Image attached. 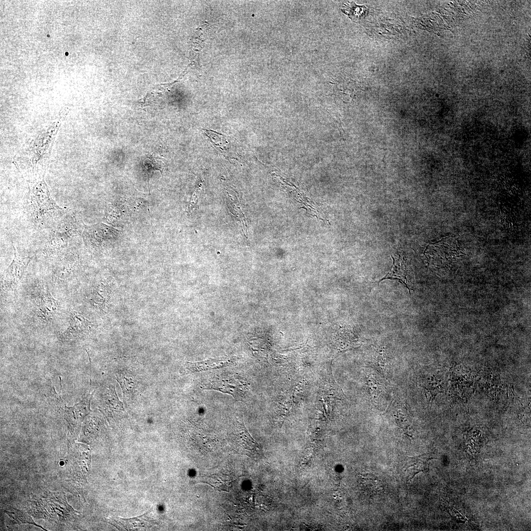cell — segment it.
Here are the masks:
<instances>
[{
  "label": "cell",
  "instance_id": "7c38bea8",
  "mask_svg": "<svg viewBox=\"0 0 531 531\" xmlns=\"http://www.w3.org/2000/svg\"><path fill=\"white\" fill-rule=\"evenodd\" d=\"M4 512L10 518L12 524H30L41 528L44 530H46L41 526L37 525L32 518L27 513L13 507H10L4 510Z\"/></svg>",
  "mask_w": 531,
  "mask_h": 531
},
{
  "label": "cell",
  "instance_id": "6da1fadb",
  "mask_svg": "<svg viewBox=\"0 0 531 531\" xmlns=\"http://www.w3.org/2000/svg\"><path fill=\"white\" fill-rule=\"evenodd\" d=\"M27 509L35 518L59 524L73 521L78 513L68 503L63 492H48L42 498L29 501Z\"/></svg>",
  "mask_w": 531,
  "mask_h": 531
},
{
  "label": "cell",
  "instance_id": "ba28073f",
  "mask_svg": "<svg viewBox=\"0 0 531 531\" xmlns=\"http://www.w3.org/2000/svg\"><path fill=\"white\" fill-rule=\"evenodd\" d=\"M89 322L83 316L73 310L70 312V326L63 333L64 339L70 340L81 337L89 326Z\"/></svg>",
  "mask_w": 531,
  "mask_h": 531
},
{
  "label": "cell",
  "instance_id": "30bf717a",
  "mask_svg": "<svg viewBox=\"0 0 531 531\" xmlns=\"http://www.w3.org/2000/svg\"><path fill=\"white\" fill-rule=\"evenodd\" d=\"M146 515L144 514L141 516L129 519L116 518L109 522L113 525H117V527L119 526L121 528L126 530H138L141 529L149 528L153 524L152 520Z\"/></svg>",
  "mask_w": 531,
  "mask_h": 531
},
{
  "label": "cell",
  "instance_id": "4fadbf2b",
  "mask_svg": "<svg viewBox=\"0 0 531 531\" xmlns=\"http://www.w3.org/2000/svg\"><path fill=\"white\" fill-rule=\"evenodd\" d=\"M103 402L105 411L108 412L120 411L123 408L122 404L119 401L113 386H111L106 391Z\"/></svg>",
  "mask_w": 531,
  "mask_h": 531
},
{
  "label": "cell",
  "instance_id": "9c48e42d",
  "mask_svg": "<svg viewBox=\"0 0 531 531\" xmlns=\"http://www.w3.org/2000/svg\"><path fill=\"white\" fill-rule=\"evenodd\" d=\"M233 362L231 358L223 357L196 362H187L186 366L191 372H200L221 368L230 365Z\"/></svg>",
  "mask_w": 531,
  "mask_h": 531
},
{
  "label": "cell",
  "instance_id": "8992f818",
  "mask_svg": "<svg viewBox=\"0 0 531 531\" xmlns=\"http://www.w3.org/2000/svg\"><path fill=\"white\" fill-rule=\"evenodd\" d=\"M14 257L7 268L6 269L3 279L5 287H11L17 283L25 273L27 266L33 257L21 258L17 255L16 251L13 246Z\"/></svg>",
  "mask_w": 531,
  "mask_h": 531
},
{
  "label": "cell",
  "instance_id": "52a82bcc",
  "mask_svg": "<svg viewBox=\"0 0 531 531\" xmlns=\"http://www.w3.org/2000/svg\"><path fill=\"white\" fill-rule=\"evenodd\" d=\"M392 258L393 265L391 269L384 277L381 279L378 283L385 279L397 280L405 286L411 295V278L408 273L406 260L400 256H392Z\"/></svg>",
  "mask_w": 531,
  "mask_h": 531
},
{
  "label": "cell",
  "instance_id": "277c9868",
  "mask_svg": "<svg viewBox=\"0 0 531 531\" xmlns=\"http://www.w3.org/2000/svg\"><path fill=\"white\" fill-rule=\"evenodd\" d=\"M93 392L88 393L82 400L70 407H67L63 403L60 396H58L55 390H53L52 401L59 409L64 420L66 422L69 432L72 435H77L81 423L91 411L90 400Z\"/></svg>",
  "mask_w": 531,
  "mask_h": 531
},
{
  "label": "cell",
  "instance_id": "3957f363",
  "mask_svg": "<svg viewBox=\"0 0 531 531\" xmlns=\"http://www.w3.org/2000/svg\"><path fill=\"white\" fill-rule=\"evenodd\" d=\"M67 462V469L72 483L82 486L89 473L90 451L88 446L81 443H74L70 447Z\"/></svg>",
  "mask_w": 531,
  "mask_h": 531
},
{
  "label": "cell",
  "instance_id": "8fae6325",
  "mask_svg": "<svg viewBox=\"0 0 531 531\" xmlns=\"http://www.w3.org/2000/svg\"><path fill=\"white\" fill-rule=\"evenodd\" d=\"M430 459V456L427 454L408 458L403 467L407 478H413L420 472H426L428 469V461Z\"/></svg>",
  "mask_w": 531,
  "mask_h": 531
},
{
  "label": "cell",
  "instance_id": "5b68a950",
  "mask_svg": "<svg viewBox=\"0 0 531 531\" xmlns=\"http://www.w3.org/2000/svg\"><path fill=\"white\" fill-rule=\"evenodd\" d=\"M203 388L217 390L230 394L236 400H241L247 390L246 382L236 374H223L215 376L204 384Z\"/></svg>",
  "mask_w": 531,
  "mask_h": 531
},
{
  "label": "cell",
  "instance_id": "7a4b0ae2",
  "mask_svg": "<svg viewBox=\"0 0 531 531\" xmlns=\"http://www.w3.org/2000/svg\"><path fill=\"white\" fill-rule=\"evenodd\" d=\"M30 183L27 205L34 221L45 224L63 214V209L52 198L44 177Z\"/></svg>",
  "mask_w": 531,
  "mask_h": 531
}]
</instances>
